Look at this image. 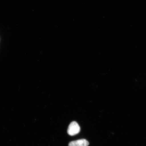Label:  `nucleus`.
<instances>
[{"mask_svg": "<svg viewBox=\"0 0 146 146\" xmlns=\"http://www.w3.org/2000/svg\"><path fill=\"white\" fill-rule=\"evenodd\" d=\"M80 131V127L76 121H73L69 125L67 133L70 136L77 134Z\"/></svg>", "mask_w": 146, "mask_h": 146, "instance_id": "f257e3e1", "label": "nucleus"}, {"mask_svg": "<svg viewBox=\"0 0 146 146\" xmlns=\"http://www.w3.org/2000/svg\"><path fill=\"white\" fill-rule=\"evenodd\" d=\"M89 142L86 140L82 139L71 142L69 146H88Z\"/></svg>", "mask_w": 146, "mask_h": 146, "instance_id": "f03ea898", "label": "nucleus"}]
</instances>
